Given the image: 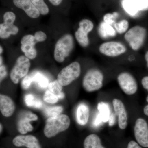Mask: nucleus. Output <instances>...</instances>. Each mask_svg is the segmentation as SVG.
I'll list each match as a JSON object with an SVG mask.
<instances>
[{
    "label": "nucleus",
    "instance_id": "1",
    "mask_svg": "<svg viewBox=\"0 0 148 148\" xmlns=\"http://www.w3.org/2000/svg\"><path fill=\"white\" fill-rule=\"evenodd\" d=\"M70 124L71 120L67 115L60 114L48 118L46 121L44 134L47 138H52L68 129Z\"/></svg>",
    "mask_w": 148,
    "mask_h": 148
},
{
    "label": "nucleus",
    "instance_id": "2",
    "mask_svg": "<svg viewBox=\"0 0 148 148\" xmlns=\"http://www.w3.org/2000/svg\"><path fill=\"white\" fill-rule=\"evenodd\" d=\"M74 47L73 38L71 35L66 34L61 37L56 42L54 48V59L62 63L66 57L69 56Z\"/></svg>",
    "mask_w": 148,
    "mask_h": 148
},
{
    "label": "nucleus",
    "instance_id": "3",
    "mask_svg": "<svg viewBox=\"0 0 148 148\" xmlns=\"http://www.w3.org/2000/svg\"><path fill=\"white\" fill-rule=\"evenodd\" d=\"M146 36L145 28L140 26H135L126 32L124 38L132 50L137 51L144 44Z\"/></svg>",
    "mask_w": 148,
    "mask_h": 148
},
{
    "label": "nucleus",
    "instance_id": "4",
    "mask_svg": "<svg viewBox=\"0 0 148 148\" xmlns=\"http://www.w3.org/2000/svg\"><path fill=\"white\" fill-rule=\"evenodd\" d=\"M104 76L96 69H90L85 74L83 79V87L87 92H93L101 89L103 86Z\"/></svg>",
    "mask_w": 148,
    "mask_h": 148
},
{
    "label": "nucleus",
    "instance_id": "5",
    "mask_svg": "<svg viewBox=\"0 0 148 148\" xmlns=\"http://www.w3.org/2000/svg\"><path fill=\"white\" fill-rule=\"evenodd\" d=\"M81 69L79 63L73 62L62 69L57 76V80L62 86H66L77 79L80 75Z\"/></svg>",
    "mask_w": 148,
    "mask_h": 148
},
{
    "label": "nucleus",
    "instance_id": "6",
    "mask_svg": "<svg viewBox=\"0 0 148 148\" xmlns=\"http://www.w3.org/2000/svg\"><path fill=\"white\" fill-rule=\"evenodd\" d=\"M31 67L30 59L25 56H20L16 59L10 74L11 80L17 84L22 78L27 76Z\"/></svg>",
    "mask_w": 148,
    "mask_h": 148
},
{
    "label": "nucleus",
    "instance_id": "7",
    "mask_svg": "<svg viewBox=\"0 0 148 148\" xmlns=\"http://www.w3.org/2000/svg\"><path fill=\"white\" fill-rule=\"evenodd\" d=\"M94 24L88 19H83L80 21L79 27L75 32V37L80 45L83 47H87L89 44L88 34L93 30Z\"/></svg>",
    "mask_w": 148,
    "mask_h": 148
},
{
    "label": "nucleus",
    "instance_id": "8",
    "mask_svg": "<svg viewBox=\"0 0 148 148\" xmlns=\"http://www.w3.org/2000/svg\"><path fill=\"white\" fill-rule=\"evenodd\" d=\"M117 81L122 90L127 95H133L138 90L137 81L129 73L123 72L119 74L117 77Z\"/></svg>",
    "mask_w": 148,
    "mask_h": 148
},
{
    "label": "nucleus",
    "instance_id": "9",
    "mask_svg": "<svg viewBox=\"0 0 148 148\" xmlns=\"http://www.w3.org/2000/svg\"><path fill=\"white\" fill-rule=\"evenodd\" d=\"M99 51L103 55L114 57L123 54L127 49L124 45L116 41L104 42L99 47Z\"/></svg>",
    "mask_w": 148,
    "mask_h": 148
},
{
    "label": "nucleus",
    "instance_id": "10",
    "mask_svg": "<svg viewBox=\"0 0 148 148\" xmlns=\"http://www.w3.org/2000/svg\"><path fill=\"white\" fill-rule=\"evenodd\" d=\"M134 130L138 144L144 147L148 148V124L146 121L143 118L137 119Z\"/></svg>",
    "mask_w": 148,
    "mask_h": 148
},
{
    "label": "nucleus",
    "instance_id": "11",
    "mask_svg": "<svg viewBox=\"0 0 148 148\" xmlns=\"http://www.w3.org/2000/svg\"><path fill=\"white\" fill-rule=\"evenodd\" d=\"M37 42L34 36L27 35L22 37L21 40V49L26 57L31 60L35 59L37 55L35 45Z\"/></svg>",
    "mask_w": 148,
    "mask_h": 148
},
{
    "label": "nucleus",
    "instance_id": "12",
    "mask_svg": "<svg viewBox=\"0 0 148 148\" xmlns=\"http://www.w3.org/2000/svg\"><path fill=\"white\" fill-rule=\"evenodd\" d=\"M38 117L36 115L30 112H26L21 114L17 123V130L22 135L27 134L34 130L30 121H36Z\"/></svg>",
    "mask_w": 148,
    "mask_h": 148
},
{
    "label": "nucleus",
    "instance_id": "13",
    "mask_svg": "<svg viewBox=\"0 0 148 148\" xmlns=\"http://www.w3.org/2000/svg\"><path fill=\"white\" fill-rule=\"evenodd\" d=\"M12 143L17 147H25L27 148H42L37 138L32 135H20L14 138Z\"/></svg>",
    "mask_w": 148,
    "mask_h": 148
},
{
    "label": "nucleus",
    "instance_id": "14",
    "mask_svg": "<svg viewBox=\"0 0 148 148\" xmlns=\"http://www.w3.org/2000/svg\"><path fill=\"white\" fill-rule=\"evenodd\" d=\"M115 114L118 117V123L119 128L124 130L127 125V116L125 107L123 102L118 99H114L113 101Z\"/></svg>",
    "mask_w": 148,
    "mask_h": 148
},
{
    "label": "nucleus",
    "instance_id": "15",
    "mask_svg": "<svg viewBox=\"0 0 148 148\" xmlns=\"http://www.w3.org/2000/svg\"><path fill=\"white\" fill-rule=\"evenodd\" d=\"M14 5L21 9L30 18H36L39 17V11L32 3L31 0H13Z\"/></svg>",
    "mask_w": 148,
    "mask_h": 148
},
{
    "label": "nucleus",
    "instance_id": "16",
    "mask_svg": "<svg viewBox=\"0 0 148 148\" xmlns=\"http://www.w3.org/2000/svg\"><path fill=\"white\" fill-rule=\"evenodd\" d=\"M15 106L12 99L7 95H0V110L4 116L9 117L13 115Z\"/></svg>",
    "mask_w": 148,
    "mask_h": 148
},
{
    "label": "nucleus",
    "instance_id": "17",
    "mask_svg": "<svg viewBox=\"0 0 148 148\" xmlns=\"http://www.w3.org/2000/svg\"><path fill=\"white\" fill-rule=\"evenodd\" d=\"M14 22L4 21L0 24V38L6 39L10 36L11 35H15L18 34L19 29L14 24Z\"/></svg>",
    "mask_w": 148,
    "mask_h": 148
},
{
    "label": "nucleus",
    "instance_id": "18",
    "mask_svg": "<svg viewBox=\"0 0 148 148\" xmlns=\"http://www.w3.org/2000/svg\"><path fill=\"white\" fill-rule=\"evenodd\" d=\"M77 121L81 125H85L88 121L89 116V109L84 103H81L77 108Z\"/></svg>",
    "mask_w": 148,
    "mask_h": 148
},
{
    "label": "nucleus",
    "instance_id": "19",
    "mask_svg": "<svg viewBox=\"0 0 148 148\" xmlns=\"http://www.w3.org/2000/svg\"><path fill=\"white\" fill-rule=\"evenodd\" d=\"M115 29L112 25H109L103 22L99 26L98 32L101 38L104 39L112 38L116 36Z\"/></svg>",
    "mask_w": 148,
    "mask_h": 148
},
{
    "label": "nucleus",
    "instance_id": "20",
    "mask_svg": "<svg viewBox=\"0 0 148 148\" xmlns=\"http://www.w3.org/2000/svg\"><path fill=\"white\" fill-rule=\"evenodd\" d=\"M84 148H106L103 147L98 135L92 134L88 135L84 142Z\"/></svg>",
    "mask_w": 148,
    "mask_h": 148
},
{
    "label": "nucleus",
    "instance_id": "21",
    "mask_svg": "<svg viewBox=\"0 0 148 148\" xmlns=\"http://www.w3.org/2000/svg\"><path fill=\"white\" fill-rule=\"evenodd\" d=\"M99 115L102 118L103 123L108 121L111 115L110 110L108 104L104 102H100L97 106Z\"/></svg>",
    "mask_w": 148,
    "mask_h": 148
},
{
    "label": "nucleus",
    "instance_id": "22",
    "mask_svg": "<svg viewBox=\"0 0 148 148\" xmlns=\"http://www.w3.org/2000/svg\"><path fill=\"white\" fill-rule=\"evenodd\" d=\"M48 87L49 90L56 95L58 99H62L65 97V95L62 91V86L57 80L49 83Z\"/></svg>",
    "mask_w": 148,
    "mask_h": 148
},
{
    "label": "nucleus",
    "instance_id": "23",
    "mask_svg": "<svg viewBox=\"0 0 148 148\" xmlns=\"http://www.w3.org/2000/svg\"><path fill=\"white\" fill-rule=\"evenodd\" d=\"M32 77L33 82L36 83L41 88H46L48 86L49 84L48 79L46 77L40 72L35 73Z\"/></svg>",
    "mask_w": 148,
    "mask_h": 148
},
{
    "label": "nucleus",
    "instance_id": "24",
    "mask_svg": "<svg viewBox=\"0 0 148 148\" xmlns=\"http://www.w3.org/2000/svg\"><path fill=\"white\" fill-rule=\"evenodd\" d=\"M24 101L28 107L39 109L42 106V103L40 100L33 94H29L25 95Z\"/></svg>",
    "mask_w": 148,
    "mask_h": 148
},
{
    "label": "nucleus",
    "instance_id": "25",
    "mask_svg": "<svg viewBox=\"0 0 148 148\" xmlns=\"http://www.w3.org/2000/svg\"><path fill=\"white\" fill-rule=\"evenodd\" d=\"M35 7L42 15H45L49 12V8L44 0H31Z\"/></svg>",
    "mask_w": 148,
    "mask_h": 148
},
{
    "label": "nucleus",
    "instance_id": "26",
    "mask_svg": "<svg viewBox=\"0 0 148 148\" xmlns=\"http://www.w3.org/2000/svg\"><path fill=\"white\" fill-rule=\"evenodd\" d=\"M138 12L148 11V0H129Z\"/></svg>",
    "mask_w": 148,
    "mask_h": 148
},
{
    "label": "nucleus",
    "instance_id": "27",
    "mask_svg": "<svg viewBox=\"0 0 148 148\" xmlns=\"http://www.w3.org/2000/svg\"><path fill=\"white\" fill-rule=\"evenodd\" d=\"M129 24L126 19H123L114 24V27L116 32L119 34H123L127 32L129 28Z\"/></svg>",
    "mask_w": 148,
    "mask_h": 148
},
{
    "label": "nucleus",
    "instance_id": "28",
    "mask_svg": "<svg viewBox=\"0 0 148 148\" xmlns=\"http://www.w3.org/2000/svg\"><path fill=\"white\" fill-rule=\"evenodd\" d=\"M122 5L124 10L130 16H135L139 12L129 0H123Z\"/></svg>",
    "mask_w": 148,
    "mask_h": 148
},
{
    "label": "nucleus",
    "instance_id": "29",
    "mask_svg": "<svg viewBox=\"0 0 148 148\" xmlns=\"http://www.w3.org/2000/svg\"><path fill=\"white\" fill-rule=\"evenodd\" d=\"M64 109L61 106L48 107L45 109V113L46 115L49 117L57 116L61 114Z\"/></svg>",
    "mask_w": 148,
    "mask_h": 148
},
{
    "label": "nucleus",
    "instance_id": "30",
    "mask_svg": "<svg viewBox=\"0 0 148 148\" xmlns=\"http://www.w3.org/2000/svg\"><path fill=\"white\" fill-rule=\"evenodd\" d=\"M44 101L50 104H55L58 102V97L49 90H47L43 96Z\"/></svg>",
    "mask_w": 148,
    "mask_h": 148
},
{
    "label": "nucleus",
    "instance_id": "31",
    "mask_svg": "<svg viewBox=\"0 0 148 148\" xmlns=\"http://www.w3.org/2000/svg\"><path fill=\"white\" fill-rule=\"evenodd\" d=\"M119 14L117 12H114L113 13H107L103 16V21L106 24L112 25L116 23V18L118 17Z\"/></svg>",
    "mask_w": 148,
    "mask_h": 148
},
{
    "label": "nucleus",
    "instance_id": "32",
    "mask_svg": "<svg viewBox=\"0 0 148 148\" xmlns=\"http://www.w3.org/2000/svg\"><path fill=\"white\" fill-rule=\"evenodd\" d=\"M33 79L32 76L27 75L24 77L21 82V87L24 90H27L31 86Z\"/></svg>",
    "mask_w": 148,
    "mask_h": 148
},
{
    "label": "nucleus",
    "instance_id": "33",
    "mask_svg": "<svg viewBox=\"0 0 148 148\" xmlns=\"http://www.w3.org/2000/svg\"><path fill=\"white\" fill-rule=\"evenodd\" d=\"M34 36L37 42L44 41L47 38V36L45 33L42 31H38L36 32Z\"/></svg>",
    "mask_w": 148,
    "mask_h": 148
},
{
    "label": "nucleus",
    "instance_id": "34",
    "mask_svg": "<svg viewBox=\"0 0 148 148\" xmlns=\"http://www.w3.org/2000/svg\"><path fill=\"white\" fill-rule=\"evenodd\" d=\"M103 123L102 118L99 115V113L97 114L96 116L95 117V119L94 121V126L98 127L99 125H101Z\"/></svg>",
    "mask_w": 148,
    "mask_h": 148
},
{
    "label": "nucleus",
    "instance_id": "35",
    "mask_svg": "<svg viewBox=\"0 0 148 148\" xmlns=\"http://www.w3.org/2000/svg\"><path fill=\"white\" fill-rule=\"evenodd\" d=\"M116 115L115 113H112L110 116V118L108 120L109 125L110 126H113L116 122Z\"/></svg>",
    "mask_w": 148,
    "mask_h": 148
},
{
    "label": "nucleus",
    "instance_id": "36",
    "mask_svg": "<svg viewBox=\"0 0 148 148\" xmlns=\"http://www.w3.org/2000/svg\"><path fill=\"white\" fill-rule=\"evenodd\" d=\"M0 72H1V82L4 79L7 75L6 70L5 66L3 65H1L0 68Z\"/></svg>",
    "mask_w": 148,
    "mask_h": 148
},
{
    "label": "nucleus",
    "instance_id": "37",
    "mask_svg": "<svg viewBox=\"0 0 148 148\" xmlns=\"http://www.w3.org/2000/svg\"><path fill=\"white\" fill-rule=\"evenodd\" d=\"M127 148H142L138 143L134 141H130L127 145Z\"/></svg>",
    "mask_w": 148,
    "mask_h": 148
},
{
    "label": "nucleus",
    "instance_id": "38",
    "mask_svg": "<svg viewBox=\"0 0 148 148\" xmlns=\"http://www.w3.org/2000/svg\"><path fill=\"white\" fill-rule=\"evenodd\" d=\"M142 84L143 88L148 91V76L144 77L142 80Z\"/></svg>",
    "mask_w": 148,
    "mask_h": 148
},
{
    "label": "nucleus",
    "instance_id": "39",
    "mask_svg": "<svg viewBox=\"0 0 148 148\" xmlns=\"http://www.w3.org/2000/svg\"><path fill=\"white\" fill-rule=\"evenodd\" d=\"M49 1L53 5L58 6L61 4L63 0H49Z\"/></svg>",
    "mask_w": 148,
    "mask_h": 148
},
{
    "label": "nucleus",
    "instance_id": "40",
    "mask_svg": "<svg viewBox=\"0 0 148 148\" xmlns=\"http://www.w3.org/2000/svg\"><path fill=\"white\" fill-rule=\"evenodd\" d=\"M144 114L148 116V105H147L144 108Z\"/></svg>",
    "mask_w": 148,
    "mask_h": 148
},
{
    "label": "nucleus",
    "instance_id": "41",
    "mask_svg": "<svg viewBox=\"0 0 148 148\" xmlns=\"http://www.w3.org/2000/svg\"><path fill=\"white\" fill-rule=\"evenodd\" d=\"M145 59L147 62V66L148 68V51H147L145 54Z\"/></svg>",
    "mask_w": 148,
    "mask_h": 148
},
{
    "label": "nucleus",
    "instance_id": "42",
    "mask_svg": "<svg viewBox=\"0 0 148 148\" xmlns=\"http://www.w3.org/2000/svg\"><path fill=\"white\" fill-rule=\"evenodd\" d=\"M0 127H1V130H0V132H1H1H2V130H3V126L1 124V125H0Z\"/></svg>",
    "mask_w": 148,
    "mask_h": 148
},
{
    "label": "nucleus",
    "instance_id": "43",
    "mask_svg": "<svg viewBox=\"0 0 148 148\" xmlns=\"http://www.w3.org/2000/svg\"><path fill=\"white\" fill-rule=\"evenodd\" d=\"M1 47V49H0V50H1V51H0V53H1V54L3 52V48L1 46V47Z\"/></svg>",
    "mask_w": 148,
    "mask_h": 148
},
{
    "label": "nucleus",
    "instance_id": "44",
    "mask_svg": "<svg viewBox=\"0 0 148 148\" xmlns=\"http://www.w3.org/2000/svg\"><path fill=\"white\" fill-rule=\"evenodd\" d=\"M146 101H147V102L148 103V96L147 97V98H146Z\"/></svg>",
    "mask_w": 148,
    "mask_h": 148
}]
</instances>
